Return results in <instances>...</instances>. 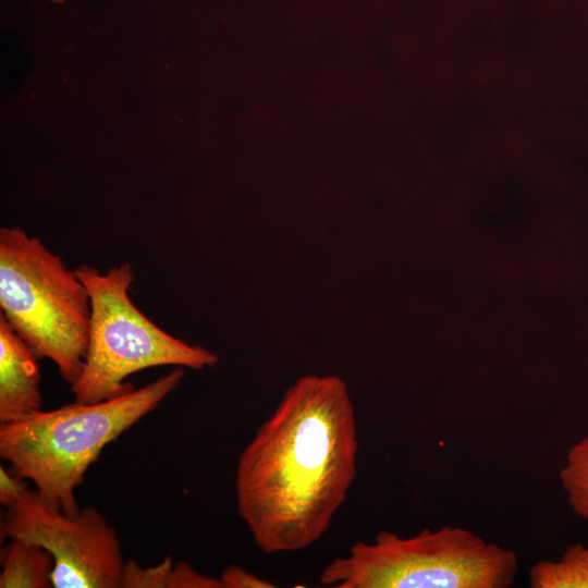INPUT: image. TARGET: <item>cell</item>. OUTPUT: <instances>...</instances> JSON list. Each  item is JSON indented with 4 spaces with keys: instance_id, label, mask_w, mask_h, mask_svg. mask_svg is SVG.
Wrapping results in <instances>:
<instances>
[{
    "instance_id": "1",
    "label": "cell",
    "mask_w": 588,
    "mask_h": 588,
    "mask_svg": "<svg viewBox=\"0 0 588 588\" xmlns=\"http://www.w3.org/2000/svg\"><path fill=\"white\" fill-rule=\"evenodd\" d=\"M357 450L343 380L305 376L292 384L237 461V512L256 546L289 553L320 540L355 480Z\"/></svg>"
},
{
    "instance_id": "2",
    "label": "cell",
    "mask_w": 588,
    "mask_h": 588,
    "mask_svg": "<svg viewBox=\"0 0 588 588\" xmlns=\"http://www.w3.org/2000/svg\"><path fill=\"white\" fill-rule=\"evenodd\" d=\"M183 377V367H176L115 399L74 402L0 424V456L51 509L76 515L75 491L103 448L155 411Z\"/></svg>"
},
{
    "instance_id": "3",
    "label": "cell",
    "mask_w": 588,
    "mask_h": 588,
    "mask_svg": "<svg viewBox=\"0 0 588 588\" xmlns=\"http://www.w3.org/2000/svg\"><path fill=\"white\" fill-rule=\"evenodd\" d=\"M517 571L513 550L444 525L411 537L381 530L334 558L319 579L334 588H507Z\"/></svg>"
},
{
    "instance_id": "4",
    "label": "cell",
    "mask_w": 588,
    "mask_h": 588,
    "mask_svg": "<svg viewBox=\"0 0 588 588\" xmlns=\"http://www.w3.org/2000/svg\"><path fill=\"white\" fill-rule=\"evenodd\" d=\"M0 308L39 358L50 359L72 384L88 345L91 306L75 270L36 236L0 229Z\"/></svg>"
},
{
    "instance_id": "5",
    "label": "cell",
    "mask_w": 588,
    "mask_h": 588,
    "mask_svg": "<svg viewBox=\"0 0 588 588\" xmlns=\"http://www.w3.org/2000/svg\"><path fill=\"white\" fill-rule=\"evenodd\" d=\"M74 270L91 306L84 365L71 384L74 402H102L126 394L134 387L125 380L143 369L176 366L199 370L217 365L215 353L169 334L136 307L128 294L134 280L128 262L106 273L88 265Z\"/></svg>"
},
{
    "instance_id": "6",
    "label": "cell",
    "mask_w": 588,
    "mask_h": 588,
    "mask_svg": "<svg viewBox=\"0 0 588 588\" xmlns=\"http://www.w3.org/2000/svg\"><path fill=\"white\" fill-rule=\"evenodd\" d=\"M0 535L45 548L54 562V588H120L125 563L121 543L115 529L93 505L71 516L28 490L5 509Z\"/></svg>"
},
{
    "instance_id": "7",
    "label": "cell",
    "mask_w": 588,
    "mask_h": 588,
    "mask_svg": "<svg viewBox=\"0 0 588 588\" xmlns=\"http://www.w3.org/2000/svg\"><path fill=\"white\" fill-rule=\"evenodd\" d=\"M38 358L0 314V424L41 409Z\"/></svg>"
},
{
    "instance_id": "8",
    "label": "cell",
    "mask_w": 588,
    "mask_h": 588,
    "mask_svg": "<svg viewBox=\"0 0 588 588\" xmlns=\"http://www.w3.org/2000/svg\"><path fill=\"white\" fill-rule=\"evenodd\" d=\"M1 588L52 587L53 558L42 547L19 538H10L2 548Z\"/></svg>"
},
{
    "instance_id": "9",
    "label": "cell",
    "mask_w": 588,
    "mask_h": 588,
    "mask_svg": "<svg viewBox=\"0 0 588 588\" xmlns=\"http://www.w3.org/2000/svg\"><path fill=\"white\" fill-rule=\"evenodd\" d=\"M531 588H588V547L575 543L558 560H540L528 572Z\"/></svg>"
},
{
    "instance_id": "10",
    "label": "cell",
    "mask_w": 588,
    "mask_h": 588,
    "mask_svg": "<svg viewBox=\"0 0 588 588\" xmlns=\"http://www.w3.org/2000/svg\"><path fill=\"white\" fill-rule=\"evenodd\" d=\"M559 479L573 513L588 522V434L567 450Z\"/></svg>"
},
{
    "instance_id": "11",
    "label": "cell",
    "mask_w": 588,
    "mask_h": 588,
    "mask_svg": "<svg viewBox=\"0 0 588 588\" xmlns=\"http://www.w3.org/2000/svg\"><path fill=\"white\" fill-rule=\"evenodd\" d=\"M173 565L171 556L152 566H142L133 559L125 560L120 588H167Z\"/></svg>"
},
{
    "instance_id": "12",
    "label": "cell",
    "mask_w": 588,
    "mask_h": 588,
    "mask_svg": "<svg viewBox=\"0 0 588 588\" xmlns=\"http://www.w3.org/2000/svg\"><path fill=\"white\" fill-rule=\"evenodd\" d=\"M167 588H222V584L220 578L198 573L189 563L180 561L170 572Z\"/></svg>"
},
{
    "instance_id": "13",
    "label": "cell",
    "mask_w": 588,
    "mask_h": 588,
    "mask_svg": "<svg viewBox=\"0 0 588 588\" xmlns=\"http://www.w3.org/2000/svg\"><path fill=\"white\" fill-rule=\"evenodd\" d=\"M222 588H273L275 585L237 565L226 566L219 577Z\"/></svg>"
},
{
    "instance_id": "14",
    "label": "cell",
    "mask_w": 588,
    "mask_h": 588,
    "mask_svg": "<svg viewBox=\"0 0 588 588\" xmlns=\"http://www.w3.org/2000/svg\"><path fill=\"white\" fill-rule=\"evenodd\" d=\"M26 480L12 469L0 467V503L4 509L19 502L28 492Z\"/></svg>"
},
{
    "instance_id": "15",
    "label": "cell",
    "mask_w": 588,
    "mask_h": 588,
    "mask_svg": "<svg viewBox=\"0 0 588 588\" xmlns=\"http://www.w3.org/2000/svg\"><path fill=\"white\" fill-rule=\"evenodd\" d=\"M49 1H51V2H53V3H59V4H60V3H63L65 0H49Z\"/></svg>"
}]
</instances>
